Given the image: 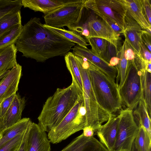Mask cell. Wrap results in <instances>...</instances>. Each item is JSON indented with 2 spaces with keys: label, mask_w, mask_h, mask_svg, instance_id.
Masks as SVG:
<instances>
[{
  "label": "cell",
  "mask_w": 151,
  "mask_h": 151,
  "mask_svg": "<svg viewBox=\"0 0 151 151\" xmlns=\"http://www.w3.org/2000/svg\"><path fill=\"white\" fill-rule=\"evenodd\" d=\"M22 56L43 62L49 58L65 56L76 44L49 29L40 18H31L23 26L15 43Z\"/></svg>",
  "instance_id": "6da1fadb"
},
{
  "label": "cell",
  "mask_w": 151,
  "mask_h": 151,
  "mask_svg": "<svg viewBox=\"0 0 151 151\" xmlns=\"http://www.w3.org/2000/svg\"><path fill=\"white\" fill-rule=\"evenodd\" d=\"M83 98V95L73 82L67 88H57L44 104L37 118L38 124L48 132L57 126Z\"/></svg>",
  "instance_id": "7a4b0ae2"
},
{
  "label": "cell",
  "mask_w": 151,
  "mask_h": 151,
  "mask_svg": "<svg viewBox=\"0 0 151 151\" xmlns=\"http://www.w3.org/2000/svg\"><path fill=\"white\" fill-rule=\"evenodd\" d=\"M88 73L98 104L110 114H115L122 104L118 85L98 68L89 62Z\"/></svg>",
  "instance_id": "3957f363"
},
{
  "label": "cell",
  "mask_w": 151,
  "mask_h": 151,
  "mask_svg": "<svg viewBox=\"0 0 151 151\" xmlns=\"http://www.w3.org/2000/svg\"><path fill=\"white\" fill-rule=\"evenodd\" d=\"M75 57L82 80L87 127L92 128L96 133L102 124L108 120L110 114L101 108L97 102L88 73L89 62L77 55H75Z\"/></svg>",
  "instance_id": "277c9868"
},
{
  "label": "cell",
  "mask_w": 151,
  "mask_h": 151,
  "mask_svg": "<svg viewBox=\"0 0 151 151\" xmlns=\"http://www.w3.org/2000/svg\"><path fill=\"white\" fill-rule=\"evenodd\" d=\"M83 98L72 109L60 123L48 132L50 142L57 144L87 127L86 110Z\"/></svg>",
  "instance_id": "5b68a950"
},
{
  "label": "cell",
  "mask_w": 151,
  "mask_h": 151,
  "mask_svg": "<svg viewBox=\"0 0 151 151\" xmlns=\"http://www.w3.org/2000/svg\"><path fill=\"white\" fill-rule=\"evenodd\" d=\"M119 92L126 108L133 111L137 108L143 96L142 69L135 63L128 61L125 80Z\"/></svg>",
  "instance_id": "8992f818"
},
{
  "label": "cell",
  "mask_w": 151,
  "mask_h": 151,
  "mask_svg": "<svg viewBox=\"0 0 151 151\" xmlns=\"http://www.w3.org/2000/svg\"><path fill=\"white\" fill-rule=\"evenodd\" d=\"M116 140L113 151H129L138 132L133 111L128 108L120 111Z\"/></svg>",
  "instance_id": "52a82bcc"
},
{
  "label": "cell",
  "mask_w": 151,
  "mask_h": 151,
  "mask_svg": "<svg viewBox=\"0 0 151 151\" xmlns=\"http://www.w3.org/2000/svg\"><path fill=\"white\" fill-rule=\"evenodd\" d=\"M85 0H72L63 6L43 16L46 25L61 28L76 22L80 17Z\"/></svg>",
  "instance_id": "ba28073f"
},
{
  "label": "cell",
  "mask_w": 151,
  "mask_h": 151,
  "mask_svg": "<svg viewBox=\"0 0 151 151\" xmlns=\"http://www.w3.org/2000/svg\"><path fill=\"white\" fill-rule=\"evenodd\" d=\"M84 6L97 15L108 17L124 29L127 10L121 0H85Z\"/></svg>",
  "instance_id": "9c48e42d"
},
{
  "label": "cell",
  "mask_w": 151,
  "mask_h": 151,
  "mask_svg": "<svg viewBox=\"0 0 151 151\" xmlns=\"http://www.w3.org/2000/svg\"><path fill=\"white\" fill-rule=\"evenodd\" d=\"M73 53L74 55L84 58L93 65L98 68L106 75L115 81L117 71L114 66L110 65L109 63L101 57L94 53L91 50L78 45L73 48Z\"/></svg>",
  "instance_id": "30bf717a"
},
{
  "label": "cell",
  "mask_w": 151,
  "mask_h": 151,
  "mask_svg": "<svg viewBox=\"0 0 151 151\" xmlns=\"http://www.w3.org/2000/svg\"><path fill=\"white\" fill-rule=\"evenodd\" d=\"M119 116L110 114L106 122L102 125L96 133L100 142L109 151H113L116 143Z\"/></svg>",
  "instance_id": "8fae6325"
},
{
  "label": "cell",
  "mask_w": 151,
  "mask_h": 151,
  "mask_svg": "<svg viewBox=\"0 0 151 151\" xmlns=\"http://www.w3.org/2000/svg\"><path fill=\"white\" fill-rule=\"evenodd\" d=\"M50 143L46 132L32 122L27 137V151H51Z\"/></svg>",
  "instance_id": "7c38bea8"
},
{
  "label": "cell",
  "mask_w": 151,
  "mask_h": 151,
  "mask_svg": "<svg viewBox=\"0 0 151 151\" xmlns=\"http://www.w3.org/2000/svg\"><path fill=\"white\" fill-rule=\"evenodd\" d=\"M22 72V66L17 63L0 82V105L6 99L17 93Z\"/></svg>",
  "instance_id": "4fadbf2b"
},
{
  "label": "cell",
  "mask_w": 151,
  "mask_h": 151,
  "mask_svg": "<svg viewBox=\"0 0 151 151\" xmlns=\"http://www.w3.org/2000/svg\"><path fill=\"white\" fill-rule=\"evenodd\" d=\"M60 151H109L94 137H86L82 133Z\"/></svg>",
  "instance_id": "5bb4252c"
},
{
  "label": "cell",
  "mask_w": 151,
  "mask_h": 151,
  "mask_svg": "<svg viewBox=\"0 0 151 151\" xmlns=\"http://www.w3.org/2000/svg\"><path fill=\"white\" fill-rule=\"evenodd\" d=\"M143 29L134 20L126 14L124 18V29L123 33L131 46L140 54L141 35Z\"/></svg>",
  "instance_id": "9a60e30c"
},
{
  "label": "cell",
  "mask_w": 151,
  "mask_h": 151,
  "mask_svg": "<svg viewBox=\"0 0 151 151\" xmlns=\"http://www.w3.org/2000/svg\"><path fill=\"white\" fill-rule=\"evenodd\" d=\"M26 100L19 94L16 93L10 106L4 118L1 120L3 130L9 128L20 121L24 108Z\"/></svg>",
  "instance_id": "2e32d148"
},
{
  "label": "cell",
  "mask_w": 151,
  "mask_h": 151,
  "mask_svg": "<svg viewBox=\"0 0 151 151\" xmlns=\"http://www.w3.org/2000/svg\"><path fill=\"white\" fill-rule=\"evenodd\" d=\"M72 0H22L24 8H28L35 12L48 14L71 1Z\"/></svg>",
  "instance_id": "e0dca14e"
},
{
  "label": "cell",
  "mask_w": 151,
  "mask_h": 151,
  "mask_svg": "<svg viewBox=\"0 0 151 151\" xmlns=\"http://www.w3.org/2000/svg\"><path fill=\"white\" fill-rule=\"evenodd\" d=\"M127 10L126 14L136 21L143 29L151 28L142 11L141 0H121Z\"/></svg>",
  "instance_id": "ac0fdd59"
},
{
  "label": "cell",
  "mask_w": 151,
  "mask_h": 151,
  "mask_svg": "<svg viewBox=\"0 0 151 151\" xmlns=\"http://www.w3.org/2000/svg\"><path fill=\"white\" fill-rule=\"evenodd\" d=\"M17 51L15 44L0 49V73L11 70L17 64Z\"/></svg>",
  "instance_id": "d6986e66"
},
{
  "label": "cell",
  "mask_w": 151,
  "mask_h": 151,
  "mask_svg": "<svg viewBox=\"0 0 151 151\" xmlns=\"http://www.w3.org/2000/svg\"><path fill=\"white\" fill-rule=\"evenodd\" d=\"M32 122L29 118H24L10 127L4 129L0 139V148L17 135L24 132Z\"/></svg>",
  "instance_id": "ffe728a7"
},
{
  "label": "cell",
  "mask_w": 151,
  "mask_h": 151,
  "mask_svg": "<svg viewBox=\"0 0 151 151\" xmlns=\"http://www.w3.org/2000/svg\"><path fill=\"white\" fill-rule=\"evenodd\" d=\"M64 58L66 67L72 77V82L83 95L82 80L75 55L72 52H69L64 56Z\"/></svg>",
  "instance_id": "44dd1931"
},
{
  "label": "cell",
  "mask_w": 151,
  "mask_h": 151,
  "mask_svg": "<svg viewBox=\"0 0 151 151\" xmlns=\"http://www.w3.org/2000/svg\"><path fill=\"white\" fill-rule=\"evenodd\" d=\"M135 109L133 115L137 124L138 127L143 126L151 136V118L148 114L143 96Z\"/></svg>",
  "instance_id": "7402d4cb"
},
{
  "label": "cell",
  "mask_w": 151,
  "mask_h": 151,
  "mask_svg": "<svg viewBox=\"0 0 151 151\" xmlns=\"http://www.w3.org/2000/svg\"><path fill=\"white\" fill-rule=\"evenodd\" d=\"M44 25L55 32L80 46L86 48L88 44L86 38L78 32L74 31L67 30L62 28H57L51 27L45 24Z\"/></svg>",
  "instance_id": "603a6c76"
},
{
  "label": "cell",
  "mask_w": 151,
  "mask_h": 151,
  "mask_svg": "<svg viewBox=\"0 0 151 151\" xmlns=\"http://www.w3.org/2000/svg\"><path fill=\"white\" fill-rule=\"evenodd\" d=\"M125 42L117 52L116 56L120 59L118 64L115 66L117 69V73L116 77V83L118 85L119 89L123 84L127 73L128 61L124 56Z\"/></svg>",
  "instance_id": "cb8c5ba5"
},
{
  "label": "cell",
  "mask_w": 151,
  "mask_h": 151,
  "mask_svg": "<svg viewBox=\"0 0 151 151\" xmlns=\"http://www.w3.org/2000/svg\"><path fill=\"white\" fill-rule=\"evenodd\" d=\"M22 24L16 25L0 35V49L15 44L22 31Z\"/></svg>",
  "instance_id": "d4e9b609"
},
{
  "label": "cell",
  "mask_w": 151,
  "mask_h": 151,
  "mask_svg": "<svg viewBox=\"0 0 151 151\" xmlns=\"http://www.w3.org/2000/svg\"><path fill=\"white\" fill-rule=\"evenodd\" d=\"M143 96L147 112L151 116V73L147 69L142 70Z\"/></svg>",
  "instance_id": "484cf974"
},
{
  "label": "cell",
  "mask_w": 151,
  "mask_h": 151,
  "mask_svg": "<svg viewBox=\"0 0 151 151\" xmlns=\"http://www.w3.org/2000/svg\"><path fill=\"white\" fill-rule=\"evenodd\" d=\"M20 10L7 14L0 19V35L13 26L22 24Z\"/></svg>",
  "instance_id": "4316f807"
},
{
  "label": "cell",
  "mask_w": 151,
  "mask_h": 151,
  "mask_svg": "<svg viewBox=\"0 0 151 151\" xmlns=\"http://www.w3.org/2000/svg\"><path fill=\"white\" fill-rule=\"evenodd\" d=\"M139 129L134 141L138 151H149L151 149V136L144 127L142 126Z\"/></svg>",
  "instance_id": "83f0119b"
},
{
  "label": "cell",
  "mask_w": 151,
  "mask_h": 151,
  "mask_svg": "<svg viewBox=\"0 0 151 151\" xmlns=\"http://www.w3.org/2000/svg\"><path fill=\"white\" fill-rule=\"evenodd\" d=\"M86 39L91 47V50L104 59L109 42L104 39L98 37H89Z\"/></svg>",
  "instance_id": "f1b7e54d"
},
{
  "label": "cell",
  "mask_w": 151,
  "mask_h": 151,
  "mask_svg": "<svg viewBox=\"0 0 151 151\" xmlns=\"http://www.w3.org/2000/svg\"><path fill=\"white\" fill-rule=\"evenodd\" d=\"M22 0H0V19L5 15L20 10Z\"/></svg>",
  "instance_id": "f546056e"
},
{
  "label": "cell",
  "mask_w": 151,
  "mask_h": 151,
  "mask_svg": "<svg viewBox=\"0 0 151 151\" xmlns=\"http://www.w3.org/2000/svg\"><path fill=\"white\" fill-rule=\"evenodd\" d=\"M29 124L25 131L16 136L0 148V151H18L23 142Z\"/></svg>",
  "instance_id": "4dcf8cb0"
},
{
  "label": "cell",
  "mask_w": 151,
  "mask_h": 151,
  "mask_svg": "<svg viewBox=\"0 0 151 151\" xmlns=\"http://www.w3.org/2000/svg\"><path fill=\"white\" fill-rule=\"evenodd\" d=\"M16 93L6 99L0 105V119L1 120L5 116Z\"/></svg>",
  "instance_id": "1f68e13d"
},
{
  "label": "cell",
  "mask_w": 151,
  "mask_h": 151,
  "mask_svg": "<svg viewBox=\"0 0 151 151\" xmlns=\"http://www.w3.org/2000/svg\"><path fill=\"white\" fill-rule=\"evenodd\" d=\"M143 14L149 23L151 24V4L150 0H141Z\"/></svg>",
  "instance_id": "d6a6232c"
},
{
  "label": "cell",
  "mask_w": 151,
  "mask_h": 151,
  "mask_svg": "<svg viewBox=\"0 0 151 151\" xmlns=\"http://www.w3.org/2000/svg\"><path fill=\"white\" fill-rule=\"evenodd\" d=\"M97 15L118 34L123 33L124 29L110 18L101 14Z\"/></svg>",
  "instance_id": "836d02e7"
},
{
  "label": "cell",
  "mask_w": 151,
  "mask_h": 151,
  "mask_svg": "<svg viewBox=\"0 0 151 151\" xmlns=\"http://www.w3.org/2000/svg\"><path fill=\"white\" fill-rule=\"evenodd\" d=\"M140 54L147 62H151V54L146 46L141 42L140 44Z\"/></svg>",
  "instance_id": "e575fe53"
},
{
  "label": "cell",
  "mask_w": 151,
  "mask_h": 151,
  "mask_svg": "<svg viewBox=\"0 0 151 151\" xmlns=\"http://www.w3.org/2000/svg\"><path fill=\"white\" fill-rule=\"evenodd\" d=\"M142 42L146 46L150 52H151V34L143 29L141 35Z\"/></svg>",
  "instance_id": "d590c367"
},
{
  "label": "cell",
  "mask_w": 151,
  "mask_h": 151,
  "mask_svg": "<svg viewBox=\"0 0 151 151\" xmlns=\"http://www.w3.org/2000/svg\"><path fill=\"white\" fill-rule=\"evenodd\" d=\"M83 132L84 136L86 137H94L95 132L93 129L90 127H86L83 129Z\"/></svg>",
  "instance_id": "8d00e7d4"
},
{
  "label": "cell",
  "mask_w": 151,
  "mask_h": 151,
  "mask_svg": "<svg viewBox=\"0 0 151 151\" xmlns=\"http://www.w3.org/2000/svg\"><path fill=\"white\" fill-rule=\"evenodd\" d=\"M32 122L29 125L26 134L24 137L23 142L19 150L18 151H27V137L29 129L30 127V125Z\"/></svg>",
  "instance_id": "74e56055"
},
{
  "label": "cell",
  "mask_w": 151,
  "mask_h": 151,
  "mask_svg": "<svg viewBox=\"0 0 151 151\" xmlns=\"http://www.w3.org/2000/svg\"><path fill=\"white\" fill-rule=\"evenodd\" d=\"M119 60V58L117 56L112 57L110 59L109 62L110 65L115 66L118 64Z\"/></svg>",
  "instance_id": "f35d334b"
},
{
  "label": "cell",
  "mask_w": 151,
  "mask_h": 151,
  "mask_svg": "<svg viewBox=\"0 0 151 151\" xmlns=\"http://www.w3.org/2000/svg\"><path fill=\"white\" fill-rule=\"evenodd\" d=\"M129 151H138V150L135 146L134 141L133 143L132 147Z\"/></svg>",
  "instance_id": "ab89813d"
},
{
  "label": "cell",
  "mask_w": 151,
  "mask_h": 151,
  "mask_svg": "<svg viewBox=\"0 0 151 151\" xmlns=\"http://www.w3.org/2000/svg\"><path fill=\"white\" fill-rule=\"evenodd\" d=\"M151 62L148 63L147 65V71L149 73H151Z\"/></svg>",
  "instance_id": "60d3db41"
},
{
  "label": "cell",
  "mask_w": 151,
  "mask_h": 151,
  "mask_svg": "<svg viewBox=\"0 0 151 151\" xmlns=\"http://www.w3.org/2000/svg\"><path fill=\"white\" fill-rule=\"evenodd\" d=\"M2 127V121L0 119V134L3 131Z\"/></svg>",
  "instance_id": "b9f144b4"
},
{
  "label": "cell",
  "mask_w": 151,
  "mask_h": 151,
  "mask_svg": "<svg viewBox=\"0 0 151 151\" xmlns=\"http://www.w3.org/2000/svg\"><path fill=\"white\" fill-rule=\"evenodd\" d=\"M2 132H2L0 134V139H1V138L2 137Z\"/></svg>",
  "instance_id": "7bdbcfd3"
},
{
  "label": "cell",
  "mask_w": 151,
  "mask_h": 151,
  "mask_svg": "<svg viewBox=\"0 0 151 151\" xmlns=\"http://www.w3.org/2000/svg\"><path fill=\"white\" fill-rule=\"evenodd\" d=\"M3 72L2 73H0V76L4 72Z\"/></svg>",
  "instance_id": "ee69618b"
},
{
  "label": "cell",
  "mask_w": 151,
  "mask_h": 151,
  "mask_svg": "<svg viewBox=\"0 0 151 151\" xmlns=\"http://www.w3.org/2000/svg\"><path fill=\"white\" fill-rule=\"evenodd\" d=\"M149 151H151V149H150V150Z\"/></svg>",
  "instance_id": "f6af8a7d"
},
{
  "label": "cell",
  "mask_w": 151,
  "mask_h": 151,
  "mask_svg": "<svg viewBox=\"0 0 151 151\" xmlns=\"http://www.w3.org/2000/svg\"></svg>",
  "instance_id": "bcb514c9"
}]
</instances>
